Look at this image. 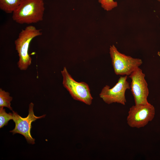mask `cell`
Returning a JSON list of instances; mask_svg holds the SVG:
<instances>
[{
    "label": "cell",
    "mask_w": 160,
    "mask_h": 160,
    "mask_svg": "<svg viewBox=\"0 0 160 160\" xmlns=\"http://www.w3.org/2000/svg\"><path fill=\"white\" fill-rule=\"evenodd\" d=\"M101 7L105 10L110 11L116 7L117 2L113 0H98Z\"/></svg>",
    "instance_id": "12"
},
{
    "label": "cell",
    "mask_w": 160,
    "mask_h": 160,
    "mask_svg": "<svg viewBox=\"0 0 160 160\" xmlns=\"http://www.w3.org/2000/svg\"><path fill=\"white\" fill-rule=\"evenodd\" d=\"M22 0H0V9L7 13H12Z\"/></svg>",
    "instance_id": "9"
},
{
    "label": "cell",
    "mask_w": 160,
    "mask_h": 160,
    "mask_svg": "<svg viewBox=\"0 0 160 160\" xmlns=\"http://www.w3.org/2000/svg\"><path fill=\"white\" fill-rule=\"evenodd\" d=\"M12 113H7L4 107H0V128L7 125L9 121L12 120Z\"/></svg>",
    "instance_id": "11"
},
{
    "label": "cell",
    "mask_w": 160,
    "mask_h": 160,
    "mask_svg": "<svg viewBox=\"0 0 160 160\" xmlns=\"http://www.w3.org/2000/svg\"><path fill=\"white\" fill-rule=\"evenodd\" d=\"M42 35L41 29L32 25L27 26L19 33L15 44L19 57L17 66L20 70H26L31 64L32 59L28 54L30 43L33 39Z\"/></svg>",
    "instance_id": "2"
},
{
    "label": "cell",
    "mask_w": 160,
    "mask_h": 160,
    "mask_svg": "<svg viewBox=\"0 0 160 160\" xmlns=\"http://www.w3.org/2000/svg\"><path fill=\"white\" fill-rule=\"evenodd\" d=\"M29 106L28 114L25 118L22 117L16 112L12 111V120L15 123V127L10 132L12 133L13 135L16 133L21 134L25 137L28 143L34 144L35 143V139L32 137L31 134V123L37 119L45 117L46 115L36 116L33 111V103H30Z\"/></svg>",
    "instance_id": "6"
},
{
    "label": "cell",
    "mask_w": 160,
    "mask_h": 160,
    "mask_svg": "<svg viewBox=\"0 0 160 160\" xmlns=\"http://www.w3.org/2000/svg\"><path fill=\"white\" fill-rule=\"evenodd\" d=\"M12 97L10 96V93L0 89V107H6L12 111L11 106V102Z\"/></svg>",
    "instance_id": "10"
},
{
    "label": "cell",
    "mask_w": 160,
    "mask_h": 160,
    "mask_svg": "<svg viewBox=\"0 0 160 160\" xmlns=\"http://www.w3.org/2000/svg\"><path fill=\"white\" fill-rule=\"evenodd\" d=\"M155 114L154 107L149 103L135 105L129 108L127 119V123L132 128L143 127L153 119Z\"/></svg>",
    "instance_id": "5"
},
{
    "label": "cell",
    "mask_w": 160,
    "mask_h": 160,
    "mask_svg": "<svg viewBox=\"0 0 160 160\" xmlns=\"http://www.w3.org/2000/svg\"><path fill=\"white\" fill-rule=\"evenodd\" d=\"M157 0L158 1H160V0Z\"/></svg>",
    "instance_id": "13"
},
{
    "label": "cell",
    "mask_w": 160,
    "mask_h": 160,
    "mask_svg": "<svg viewBox=\"0 0 160 160\" xmlns=\"http://www.w3.org/2000/svg\"><path fill=\"white\" fill-rule=\"evenodd\" d=\"M109 50L112 65L117 75L129 76L143 63L140 59L120 53L114 45L110 46Z\"/></svg>",
    "instance_id": "4"
},
{
    "label": "cell",
    "mask_w": 160,
    "mask_h": 160,
    "mask_svg": "<svg viewBox=\"0 0 160 160\" xmlns=\"http://www.w3.org/2000/svg\"><path fill=\"white\" fill-rule=\"evenodd\" d=\"M145 75L139 67L133 71L129 77L131 79L130 87L135 105L145 104L148 103V84Z\"/></svg>",
    "instance_id": "8"
},
{
    "label": "cell",
    "mask_w": 160,
    "mask_h": 160,
    "mask_svg": "<svg viewBox=\"0 0 160 160\" xmlns=\"http://www.w3.org/2000/svg\"><path fill=\"white\" fill-rule=\"evenodd\" d=\"M63 76V84L75 100L80 101L90 105L93 98L88 84L84 82L76 81L68 73L66 68L64 67L61 71Z\"/></svg>",
    "instance_id": "3"
},
{
    "label": "cell",
    "mask_w": 160,
    "mask_h": 160,
    "mask_svg": "<svg viewBox=\"0 0 160 160\" xmlns=\"http://www.w3.org/2000/svg\"><path fill=\"white\" fill-rule=\"evenodd\" d=\"M127 76H120L117 83L111 88L109 86L105 85L99 94L100 97L108 104L117 103L125 105L126 103L125 92L130 88L127 80Z\"/></svg>",
    "instance_id": "7"
},
{
    "label": "cell",
    "mask_w": 160,
    "mask_h": 160,
    "mask_svg": "<svg viewBox=\"0 0 160 160\" xmlns=\"http://www.w3.org/2000/svg\"><path fill=\"white\" fill-rule=\"evenodd\" d=\"M45 9L43 0H22L12 18L20 24L36 23L43 20Z\"/></svg>",
    "instance_id": "1"
}]
</instances>
